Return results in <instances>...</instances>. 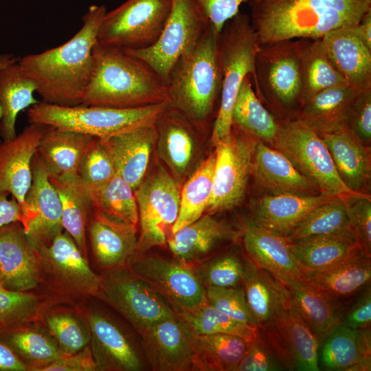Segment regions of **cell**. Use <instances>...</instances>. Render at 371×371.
Here are the masks:
<instances>
[{
	"label": "cell",
	"mask_w": 371,
	"mask_h": 371,
	"mask_svg": "<svg viewBox=\"0 0 371 371\" xmlns=\"http://www.w3.org/2000/svg\"><path fill=\"white\" fill-rule=\"evenodd\" d=\"M355 30L362 41L371 49V10L355 25Z\"/></svg>",
	"instance_id": "61"
},
{
	"label": "cell",
	"mask_w": 371,
	"mask_h": 371,
	"mask_svg": "<svg viewBox=\"0 0 371 371\" xmlns=\"http://www.w3.org/2000/svg\"><path fill=\"white\" fill-rule=\"evenodd\" d=\"M0 339L15 352L35 361L48 363L64 354L49 338L33 330L21 328L0 336Z\"/></svg>",
	"instance_id": "49"
},
{
	"label": "cell",
	"mask_w": 371,
	"mask_h": 371,
	"mask_svg": "<svg viewBox=\"0 0 371 371\" xmlns=\"http://www.w3.org/2000/svg\"><path fill=\"white\" fill-rule=\"evenodd\" d=\"M47 324L64 354H75L83 350L90 341V332L71 315H50Z\"/></svg>",
	"instance_id": "52"
},
{
	"label": "cell",
	"mask_w": 371,
	"mask_h": 371,
	"mask_svg": "<svg viewBox=\"0 0 371 371\" xmlns=\"http://www.w3.org/2000/svg\"><path fill=\"white\" fill-rule=\"evenodd\" d=\"M242 286L247 304L259 327L291 307L289 289L269 271L259 268L245 254Z\"/></svg>",
	"instance_id": "29"
},
{
	"label": "cell",
	"mask_w": 371,
	"mask_h": 371,
	"mask_svg": "<svg viewBox=\"0 0 371 371\" xmlns=\"http://www.w3.org/2000/svg\"><path fill=\"white\" fill-rule=\"evenodd\" d=\"M357 93L349 85L323 89L302 105L297 118L319 135L346 128Z\"/></svg>",
	"instance_id": "33"
},
{
	"label": "cell",
	"mask_w": 371,
	"mask_h": 371,
	"mask_svg": "<svg viewBox=\"0 0 371 371\" xmlns=\"http://www.w3.org/2000/svg\"><path fill=\"white\" fill-rule=\"evenodd\" d=\"M91 352L97 370L138 371L142 361L129 339L111 320L99 313L89 315Z\"/></svg>",
	"instance_id": "28"
},
{
	"label": "cell",
	"mask_w": 371,
	"mask_h": 371,
	"mask_svg": "<svg viewBox=\"0 0 371 371\" xmlns=\"http://www.w3.org/2000/svg\"><path fill=\"white\" fill-rule=\"evenodd\" d=\"M289 240L290 249L304 270H319L339 261L358 245L350 234L311 236Z\"/></svg>",
	"instance_id": "40"
},
{
	"label": "cell",
	"mask_w": 371,
	"mask_h": 371,
	"mask_svg": "<svg viewBox=\"0 0 371 371\" xmlns=\"http://www.w3.org/2000/svg\"><path fill=\"white\" fill-rule=\"evenodd\" d=\"M306 39L262 45L251 78L259 100L265 99L286 120L297 118L302 106L300 56Z\"/></svg>",
	"instance_id": "7"
},
{
	"label": "cell",
	"mask_w": 371,
	"mask_h": 371,
	"mask_svg": "<svg viewBox=\"0 0 371 371\" xmlns=\"http://www.w3.org/2000/svg\"><path fill=\"white\" fill-rule=\"evenodd\" d=\"M96 365L91 350L89 348L72 355L63 354L53 361L39 368L36 371H93Z\"/></svg>",
	"instance_id": "57"
},
{
	"label": "cell",
	"mask_w": 371,
	"mask_h": 371,
	"mask_svg": "<svg viewBox=\"0 0 371 371\" xmlns=\"http://www.w3.org/2000/svg\"><path fill=\"white\" fill-rule=\"evenodd\" d=\"M291 307L308 324L319 344L327 334L340 324L343 313L336 301L317 291L304 280L286 286Z\"/></svg>",
	"instance_id": "37"
},
{
	"label": "cell",
	"mask_w": 371,
	"mask_h": 371,
	"mask_svg": "<svg viewBox=\"0 0 371 371\" xmlns=\"http://www.w3.org/2000/svg\"><path fill=\"white\" fill-rule=\"evenodd\" d=\"M41 258L20 222L0 227V286L20 292L36 287Z\"/></svg>",
	"instance_id": "19"
},
{
	"label": "cell",
	"mask_w": 371,
	"mask_h": 371,
	"mask_svg": "<svg viewBox=\"0 0 371 371\" xmlns=\"http://www.w3.org/2000/svg\"><path fill=\"white\" fill-rule=\"evenodd\" d=\"M250 21L260 45L293 39H319L358 23L371 0H255Z\"/></svg>",
	"instance_id": "2"
},
{
	"label": "cell",
	"mask_w": 371,
	"mask_h": 371,
	"mask_svg": "<svg viewBox=\"0 0 371 371\" xmlns=\"http://www.w3.org/2000/svg\"><path fill=\"white\" fill-rule=\"evenodd\" d=\"M87 187L93 209L137 225L139 215L134 190L117 172L104 183Z\"/></svg>",
	"instance_id": "44"
},
{
	"label": "cell",
	"mask_w": 371,
	"mask_h": 371,
	"mask_svg": "<svg viewBox=\"0 0 371 371\" xmlns=\"http://www.w3.org/2000/svg\"><path fill=\"white\" fill-rule=\"evenodd\" d=\"M340 324L357 330L370 329L371 289L368 284L351 308L342 314Z\"/></svg>",
	"instance_id": "58"
},
{
	"label": "cell",
	"mask_w": 371,
	"mask_h": 371,
	"mask_svg": "<svg viewBox=\"0 0 371 371\" xmlns=\"http://www.w3.org/2000/svg\"><path fill=\"white\" fill-rule=\"evenodd\" d=\"M95 138L47 126L36 153L49 175H78L80 163Z\"/></svg>",
	"instance_id": "34"
},
{
	"label": "cell",
	"mask_w": 371,
	"mask_h": 371,
	"mask_svg": "<svg viewBox=\"0 0 371 371\" xmlns=\"http://www.w3.org/2000/svg\"><path fill=\"white\" fill-rule=\"evenodd\" d=\"M257 139L253 148L251 173L262 191L266 194L321 193L318 186L302 174L282 153Z\"/></svg>",
	"instance_id": "24"
},
{
	"label": "cell",
	"mask_w": 371,
	"mask_h": 371,
	"mask_svg": "<svg viewBox=\"0 0 371 371\" xmlns=\"http://www.w3.org/2000/svg\"><path fill=\"white\" fill-rule=\"evenodd\" d=\"M157 136L155 124L113 136L105 142L111 152L117 172L133 190L145 177Z\"/></svg>",
	"instance_id": "32"
},
{
	"label": "cell",
	"mask_w": 371,
	"mask_h": 371,
	"mask_svg": "<svg viewBox=\"0 0 371 371\" xmlns=\"http://www.w3.org/2000/svg\"><path fill=\"white\" fill-rule=\"evenodd\" d=\"M172 1H126L106 12L98 29V43L122 51L152 46L166 25Z\"/></svg>",
	"instance_id": "10"
},
{
	"label": "cell",
	"mask_w": 371,
	"mask_h": 371,
	"mask_svg": "<svg viewBox=\"0 0 371 371\" xmlns=\"http://www.w3.org/2000/svg\"><path fill=\"white\" fill-rule=\"evenodd\" d=\"M106 12L103 5H92L82 18V25L64 44L19 59L36 85L41 102L62 106L80 105L93 68V48Z\"/></svg>",
	"instance_id": "1"
},
{
	"label": "cell",
	"mask_w": 371,
	"mask_h": 371,
	"mask_svg": "<svg viewBox=\"0 0 371 371\" xmlns=\"http://www.w3.org/2000/svg\"><path fill=\"white\" fill-rule=\"evenodd\" d=\"M247 341L242 337L222 333L196 335L194 369L199 371H237Z\"/></svg>",
	"instance_id": "39"
},
{
	"label": "cell",
	"mask_w": 371,
	"mask_h": 371,
	"mask_svg": "<svg viewBox=\"0 0 371 371\" xmlns=\"http://www.w3.org/2000/svg\"><path fill=\"white\" fill-rule=\"evenodd\" d=\"M218 37L210 23L196 47L177 61L165 84L168 106L196 126L205 125L221 98Z\"/></svg>",
	"instance_id": "4"
},
{
	"label": "cell",
	"mask_w": 371,
	"mask_h": 371,
	"mask_svg": "<svg viewBox=\"0 0 371 371\" xmlns=\"http://www.w3.org/2000/svg\"><path fill=\"white\" fill-rule=\"evenodd\" d=\"M350 226L357 242L368 253L371 252V200L370 195L350 197L344 200Z\"/></svg>",
	"instance_id": "53"
},
{
	"label": "cell",
	"mask_w": 371,
	"mask_h": 371,
	"mask_svg": "<svg viewBox=\"0 0 371 371\" xmlns=\"http://www.w3.org/2000/svg\"><path fill=\"white\" fill-rule=\"evenodd\" d=\"M334 197L322 193L266 194L254 203L251 218L286 237L313 209Z\"/></svg>",
	"instance_id": "27"
},
{
	"label": "cell",
	"mask_w": 371,
	"mask_h": 371,
	"mask_svg": "<svg viewBox=\"0 0 371 371\" xmlns=\"http://www.w3.org/2000/svg\"><path fill=\"white\" fill-rule=\"evenodd\" d=\"M370 253L358 245L327 267L302 271L304 280L317 291L335 300L346 299L370 284Z\"/></svg>",
	"instance_id": "23"
},
{
	"label": "cell",
	"mask_w": 371,
	"mask_h": 371,
	"mask_svg": "<svg viewBox=\"0 0 371 371\" xmlns=\"http://www.w3.org/2000/svg\"><path fill=\"white\" fill-rule=\"evenodd\" d=\"M319 135L326 145L344 183L352 191L364 193L362 190L370 179V148L348 127Z\"/></svg>",
	"instance_id": "31"
},
{
	"label": "cell",
	"mask_w": 371,
	"mask_h": 371,
	"mask_svg": "<svg viewBox=\"0 0 371 371\" xmlns=\"http://www.w3.org/2000/svg\"><path fill=\"white\" fill-rule=\"evenodd\" d=\"M260 43L245 13L239 12L223 27L218 37L222 75L218 111L213 124L211 140L215 146L232 131V111L243 80L254 74L255 59Z\"/></svg>",
	"instance_id": "6"
},
{
	"label": "cell",
	"mask_w": 371,
	"mask_h": 371,
	"mask_svg": "<svg viewBox=\"0 0 371 371\" xmlns=\"http://www.w3.org/2000/svg\"><path fill=\"white\" fill-rule=\"evenodd\" d=\"M240 229L246 254L257 267L269 271L286 286L304 280L287 237L251 218L241 220Z\"/></svg>",
	"instance_id": "18"
},
{
	"label": "cell",
	"mask_w": 371,
	"mask_h": 371,
	"mask_svg": "<svg viewBox=\"0 0 371 371\" xmlns=\"http://www.w3.org/2000/svg\"><path fill=\"white\" fill-rule=\"evenodd\" d=\"M253 137L232 124L230 135L215 145L213 186L206 210L209 214L231 210L245 199L251 174Z\"/></svg>",
	"instance_id": "12"
},
{
	"label": "cell",
	"mask_w": 371,
	"mask_h": 371,
	"mask_svg": "<svg viewBox=\"0 0 371 371\" xmlns=\"http://www.w3.org/2000/svg\"><path fill=\"white\" fill-rule=\"evenodd\" d=\"M37 251L41 261L63 283L82 293H100L102 278L91 270L85 256L67 232H62L49 244Z\"/></svg>",
	"instance_id": "25"
},
{
	"label": "cell",
	"mask_w": 371,
	"mask_h": 371,
	"mask_svg": "<svg viewBox=\"0 0 371 371\" xmlns=\"http://www.w3.org/2000/svg\"><path fill=\"white\" fill-rule=\"evenodd\" d=\"M210 25L196 0H172L155 43L144 49L123 52L145 63L166 84L177 61L196 47Z\"/></svg>",
	"instance_id": "9"
},
{
	"label": "cell",
	"mask_w": 371,
	"mask_h": 371,
	"mask_svg": "<svg viewBox=\"0 0 371 371\" xmlns=\"http://www.w3.org/2000/svg\"><path fill=\"white\" fill-rule=\"evenodd\" d=\"M32 181L21 210V225L37 249L63 231L59 196L36 153L32 161Z\"/></svg>",
	"instance_id": "16"
},
{
	"label": "cell",
	"mask_w": 371,
	"mask_h": 371,
	"mask_svg": "<svg viewBox=\"0 0 371 371\" xmlns=\"http://www.w3.org/2000/svg\"><path fill=\"white\" fill-rule=\"evenodd\" d=\"M207 302L232 319L259 328L245 298L242 285L236 287L205 288Z\"/></svg>",
	"instance_id": "51"
},
{
	"label": "cell",
	"mask_w": 371,
	"mask_h": 371,
	"mask_svg": "<svg viewBox=\"0 0 371 371\" xmlns=\"http://www.w3.org/2000/svg\"><path fill=\"white\" fill-rule=\"evenodd\" d=\"M214 166L215 153L199 166L183 186L179 215L172 234L196 221L206 211L212 191Z\"/></svg>",
	"instance_id": "43"
},
{
	"label": "cell",
	"mask_w": 371,
	"mask_h": 371,
	"mask_svg": "<svg viewBox=\"0 0 371 371\" xmlns=\"http://www.w3.org/2000/svg\"><path fill=\"white\" fill-rule=\"evenodd\" d=\"M100 295L138 331L177 315L170 303L130 270L102 278Z\"/></svg>",
	"instance_id": "13"
},
{
	"label": "cell",
	"mask_w": 371,
	"mask_h": 371,
	"mask_svg": "<svg viewBox=\"0 0 371 371\" xmlns=\"http://www.w3.org/2000/svg\"><path fill=\"white\" fill-rule=\"evenodd\" d=\"M116 172L107 144L95 138L80 163L78 175L86 186H94L109 181Z\"/></svg>",
	"instance_id": "50"
},
{
	"label": "cell",
	"mask_w": 371,
	"mask_h": 371,
	"mask_svg": "<svg viewBox=\"0 0 371 371\" xmlns=\"http://www.w3.org/2000/svg\"><path fill=\"white\" fill-rule=\"evenodd\" d=\"M38 306L34 295L0 286V336L23 328L36 315Z\"/></svg>",
	"instance_id": "48"
},
{
	"label": "cell",
	"mask_w": 371,
	"mask_h": 371,
	"mask_svg": "<svg viewBox=\"0 0 371 371\" xmlns=\"http://www.w3.org/2000/svg\"><path fill=\"white\" fill-rule=\"evenodd\" d=\"M139 333L146 359L152 370H194L195 334L178 314Z\"/></svg>",
	"instance_id": "17"
},
{
	"label": "cell",
	"mask_w": 371,
	"mask_h": 371,
	"mask_svg": "<svg viewBox=\"0 0 371 371\" xmlns=\"http://www.w3.org/2000/svg\"><path fill=\"white\" fill-rule=\"evenodd\" d=\"M177 313L196 335L227 334L242 337L249 342L256 337L258 330L232 319L207 302Z\"/></svg>",
	"instance_id": "46"
},
{
	"label": "cell",
	"mask_w": 371,
	"mask_h": 371,
	"mask_svg": "<svg viewBox=\"0 0 371 371\" xmlns=\"http://www.w3.org/2000/svg\"><path fill=\"white\" fill-rule=\"evenodd\" d=\"M47 126L30 124L0 144V191L9 192L21 209L32 181V161Z\"/></svg>",
	"instance_id": "21"
},
{
	"label": "cell",
	"mask_w": 371,
	"mask_h": 371,
	"mask_svg": "<svg viewBox=\"0 0 371 371\" xmlns=\"http://www.w3.org/2000/svg\"><path fill=\"white\" fill-rule=\"evenodd\" d=\"M19 58H16L12 54H0V70L7 65L17 61ZM2 117V109L0 106V120Z\"/></svg>",
	"instance_id": "62"
},
{
	"label": "cell",
	"mask_w": 371,
	"mask_h": 371,
	"mask_svg": "<svg viewBox=\"0 0 371 371\" xmlns=\"http://www.w3.org/2000/svg\"><path fill=\"white\" fill-rule=\"evenodd\" d=\"M87 231L94 257L103 268L122 269L138 254L135 225L93 209Z\"/></svg>",
	"instance_id": "20"
},
{
	"label": "cell",
	"mask_w": 371,
	"mask_h": 371,
	"mask_svg": "<svg viewBox=\"0 0 371 371\" xmlns=\"http://www.w3.org/2000/svg\"><path fill=\"white\" fill-rule=\"evenodd\" d=\"M130 271L147 282L177 313L207 302L205 289L193 267L159 256H136Z\"/></svg>",
	"instance_id": "14"
},
{
	"label": "cell",
	"mask_w": 371,
	"mask_h": 371,
	"mask_svg": "<svg viewBox=\"0 0 371 371\" xmlns=\"http://www.w3.org/2000/svg\"><path fill=\"white\" fill-rule=\"evenodd\" d=\"M339 234L353 235L346 203L344 199L335 196L313 209L286 237L290 240H294L311 236Z\"/></svg>",
	"instance_id": "45"
},
{
	"label": "cell",
	"mask_w": 371,
	"mask_h": 371,
	"mask_svg": "<svg viewBox=\"0 0 371 371\" xmlns=\"http://www.w3.org/2000/svg\"><path fill=\"white\" fill-rule=\"evenodd\" d=\"M239 236L240 232L207 214L172 234L167 243L177 260L195 267L216 255L225 243Z\"/></svg>",
	"instance_id": "22"
},
{
	"label": "cell",
	"mask_w": 371,
	"mask_h": 371,
	"mask_svg": "<svg viewBox=\"0 0 371 371\" xmlns=\"http://www.w3.org/2000/svg\"><path fill=\"white\" fill-rule=\"evenodd\" d=\"M300 75L302 105L323 89L348 85L333 65L321 38L306 39L300 56Z\"/></svg>",
	"instance_id": "42"
},
{
	"label": "cell",
	"mask_w": 371,
	"mask_h": 371,
	"mask_svg": "<svg viewBox=\"0 0 371 371\" xmlns=\"http://www.w3.org/2000/svg\"><path fill=\"white\" fill-rule=\"evenodd\" d=\"M320 344L322 363L328 370H371L370 329L357 330L339 324Z\"/></svg>",
	"instance_id": "30"
},
{
	"label": "cell",
	"mask_w": 371,
	"mask_h": 371,
	"mask_svg": "<svg viewBox=\"0 0 371 371\" xmlns=\"http://www.w3.org/2000/svg\"><path fill=\"white\" fill-rule=\"evenodd\" d=\"M259 330L289 370L318 371L319 343L308 324L292 307L282 311Z\"/></svg>",
	"instance_id": "15"
},
{
	"label": "cell",
	"mask_w": 371,
	"mask_h": 371,
	"mask_svg": "<svg viewBox=\"0 0 371 371\" xmlns=\"http://www.w3.org/2000/svg\"><path fill=\"white\" fill-rule=\"evenodd\" d=\"M255 0H196L206 17L220 34L225 24L236 15L244 2Z\"/></svg>",
	"instance_id": "56"
},
{
	"label": "cell",
	"mask_w": 371,
	"mask_h": 371,
	"mask_svg": "<svg viewBox=\"0 0 371 371\" xmlns=\"http://www.w3.org/2000/svg\"><path fill=\"white\" fill-rule=\"evenodd\" d=\"M27 366L16 352L0 339V371H25Z\"/></svg>",
	"instance_id": "60"
},
{
	"label": "cell",
	"mask_w": 371,
	"mask_h": 371,
	"mask_svg": "<svg viewBox=\"0 0 371 371\" xmlns=\"http://www.w3.org/2000/svg\"><path fill=\"white\" fill-rule=\"evenodd\" d=\"M245 254L232 249L216 254L205 262L193 267L205 288H230L242 285L245 271Z\"/></svg>",
	"instance_id": "47"
},
{
	"label": "cell",
	"mask_w": 371,
	"mask_h": 371,
	"mask_svg": "<svg viewBox=\"0 0 371 371\" xmlns=\"http://www.w3.org/2000/svg\"><path fill=\"white\" fill-rule=\"evenodd\" d=\"M232 124L253 137L271 144L279 130L278 121L262 104L247 76L238 90L232 111Z\"/></svg>",
	"instance_id": "41"
},
{
	"label": "cell",
	"mask_w": 371,
	"mask_h": 371,
	"mask_svg": "<svg viewBox=\"0 0 371 371\" xmlns=\"http://www.w3.org/2000/svg\"><path fill=\"white\" fill-rule=\"evenodd\" d=\"M140 236L138 254L162 246L172 234L179 211L180 192L175 179L158 167L134 190Z\"/></svg>",
	"instance_id": "11"
},
{
	"label": "cell",
	"mask_w": 371,
	"mask_h": 371,
	"mask_svg": "<svg viewBox=\"0 0 371 371\" xmlns=\"http://www.w3.org/2000/svg\"><path fill=\"white\" fill-rule=\"evenodd\" d=\"M92 54L82 105L127 109L167 102L166 85L141 60L98 41Z\"/></svg>",
	"instance_id": "3"
},
{
	"label": "cell",
	"mask_w": 371,
	"mask_h": 371,
	"mask_svg": "<svg viewBox=\"0 0 371 371\" xmlns=\"http://www.w3.org/2000/svg\"><path fill=\"white\" fill-rule=\"evenodd\" d=\"M36 85L19 63V60L0 70V135L3 140L16 136L18 114L38 103L34 97Z\"/></svg>",
	"instance_id": "36"
},
{
	"label": "cell",
	"mask_w": 371,
	"mask_h": 371,
	"mask_svg": "<svg viewBox=\"0 0 371 371\" xmlns=\"http://www.w3.org/2000/svg\"><path fill=\"white\" fill-rule=\"evenodd\" d=\"M8 192L0 191V227L14 222H21V210L16 199Z\"/></svg>",
	"instance_id": "59"
},
{
	"label": "cell",
	"mask_w": 371,
	"mask_h": 371,
	"mask_svg": "<svg viewBox=\"0 0 371 371\" xmlns=\"http://www.w3.org/2000/svg\"><path fill=\"white\" fill-rule=\"evenodd\" d=\"M282 153L321 193L343 199L360 196L341 179L326 145L319 134L299 118L282 120L271 144Z\"/></svg>",
	"instance_id": "8"
},
{
	"label": "cell",
	"mask_w": 371,
	"mask_h": 371,
	"mask_svg": "<svg viewBox=\"0 0 371 371\" xmlns=\"http://www.w3.org/2000/svg\"><path fill=\"white\" fill-rule=\"evenodd\" d=\"M190 123L168 106L156 122L160 155L178 175L185 172L192 156L194 137Z\"/></svg>",
	"instance_id": "38"
},
{
	"label": "cell",
	"mask_w": 371,
	"mask_h": 371,
	"mask_svg": "<svg viewBox=\"0 0 371 371\" xmlns=\"http://www.w3.org/2000/svg\"><path fill=\"white\" fill-rule=\"evenodd\" d=\"M355 25L333 30L321 40L335 68L349 86L357 90L370 89L371 49L359 36Z\"/></svg>",
	"instance_id": "26"
},
{
	"label": "cell",
	"mask_w": 371,
	"mask_h": 371,
	"mask_svg": "<svg viewBox=\"0 0 371 371\" xmlns=\"http://www.w3.org/2000/svg\"><path fill=\"white\" fill-rule=\"evenodd\" d=\"M284 370L260 330L247 342L245 355L237 371H277Z\"/></svg>",
	"instance_id": "54"
},
{
	"label": "cell",
	"mask_w": 371,
	"mask_h": 371,
	"mask_svg": "<svg viewBox=\"0 0 371 371\" xmlns=\"http://www.w3.org/2000/svg\"><path fill=\"white\" fill-rule=\"evenodd\" d=\"M48 175L60 200L63 228L86 256V229L93 210L88 187L78 175Z\"/></svg>",
	"instance_id": "35"
},
{
	"label": "cell",
	"mask_w": 371,
	"mask_h": 371,
	"mask_svg": "<svg viewBox=\"0 0 371 371\" xmlns=\"http://www.w3.org/2000/svg\"><path fill=\"white\" fill-rule=\"evenodd\" d=\"M352 130L363 144L371 140V88L357 90L348 121Z\"/></svg>",
	"instance_id": "55"
},
{
	"label": "cell",
	"mask_w": 371,
	"mask_h": 371,
	"mask_svg": "<svg viewBox=\"0 0 371 371\" xmlns=\"http://www.w3.org/2000/svg\"><path fill=\"white\" fill-rule=\"evenodd\" d=\"M168 106L167 102L136 108L78 105L62 106L43 102L30 106V124L87 134L102 142L113 136L155 124Z\"/></svg>",
	"instance_id": "5"
}]
</instances>
